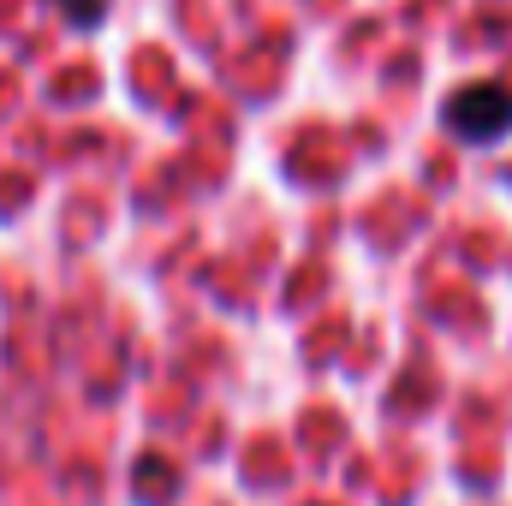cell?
<instances>
[{"instance_id":"obj_1","label":"cell","mask_w":512,"mask_h":506,"mask_svg":"<svg viewBox=\"0 0 512 506\" xmlns=\"http://www.w3.org/2000/svg\"><path fill=\"white\" fill-rule=\"evenodd\" d=\"M441 120L453 137H471V143H501L512 131V96L501 84H471V90H453Z\"/></svg>"},{"instance_id":"obj_2","label":"cell","mask_w":512,"mask_h":506,"mask_svg":"<svg viewBox=\"0 0 512 506\" xmlns=\"http://www.w3.org/2000/svg\"><path fill=\"white\" fill-rule=\"evenodd\" d=\"M66 12H72L78 24H96V18H102V0H66Z\"/></svg>"}]
</instances>
